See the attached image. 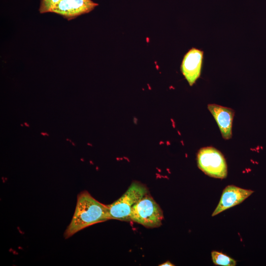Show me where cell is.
I'll list each match as a JSON object with an SVG mask.
<instances>
[{
	"instance_id": "cell-7",
	"label": "cell",
	"mask_w": 266,
	"mask_h": 266,
	"mask_svg": "<svg viewBox=\"0 0 266 266\" xmlns=\"http://www.w3.org/2000/svg\"><path fill=\"white\" fill-rule=\"evenodd\" d=\"M203 55L202 51L193 48L184 56L181 71L190 86L200 75Z\"/></svg>"
},
{
	"instance_id": "cell-10",
	"label": "cell",
	"mask_w": 266,
	"mask_h": 266,
	"mask_svg": "<svg viewBox=\"0 0 266 266\" xmlns=\"http://www.w3.org/2000/svg\"><path fill=\"white\" fill-rule=\"evenodd\" d=\"M61 0H41L39 11L40 13L51 12V10Z\"/></svg>"
},
{
	"instance_id": "cell-8",
	"label": "cell",
	"mask_w": 266,
	"mask_h": 266,
	"mask_svg": "<svg viewBox=\"0 0 266 266\" xmlns=\"http://www.w3.org/2000/svg\"><path fill=\"white\" fill-rule=\"evenodd\" d=\"M208 108L215 119L223 137L225 139H230L232 136L234 110L215 104H208Z\"/></svg>"
},
{
	"instance_id": "cell-1",
	"label": "cell",
	"mask_w": 266,
	"mask_h": 266,
	"mask_svg": "<svg viewBox=\"0 0 266 266\" xmlns=\"http://www.w3.org/2000/svg\"><path fill=\"white\" fill-rule=\"evenodd\" d=\"M108 220L110 219L107 205L97 200L89 192L84 191L77 196L75 210L64 236L68 238L89 226Z\"/></svg>"
},
{
	"instance_id": "cell-14",
	"label": "cell",
	"mask_w": 266,
	"mask_h": 266,
	"mask_svg": "<svg viewBox=\"0 0 266 266\" xmlns=\"http://www.w3.org/2000/svg\"><path fill=\"white\" fill-rule=\"evenodd\" d=\"M72 145H73V146H75V145L74 144V143L73 142H72Z\"/></svg>"
},
{
	"instance_id": "cell-11",
	"label": "cell",
	"mask_w": 266,
	"mask_h": 266,
	"mask_svg": "<svg viewBox=\"0 0 266 266\" xmlns=\"http://www.w3.org/2000/svg\"><path fill=\"white\" fill-rule=\"evenodd\" d=\"M159 266H174V265L172 264L169 261H167L165 263H164L160 265Z\"/></svg>"
},
{
	"instance_id": "cell-6",
	"label": "cell",
	"mask_w": 266,
	"mask_h": 266,
	"mask_svg": "<svg viewBox=\"0 0 266 266\" xmlns=\"http://www.w3.org/2000/svg\"><path fill=\"white\" fill-rule=\"evenodd\" d=\"M253 191L234 185H228L223 191L219 203L212 213L214 216L222 212L238 205L248 198Z\"/></svg>"
},
{
	"instance_id": "cell-9",
	"label": "cell",
	"mask_w": 266,
	"mask_h": 266,
	"mask_svg": "<svg viewBox=\"0 0 266 266\" xmlns=\"http://www.w3.org/2000/svg\"><path fill=\"white\" fill-rule=\"evenodd\" d=\"M211 258L213 263L216 265L235 266L236 265L235 260L218 251H212Z\"/></svg>"
},
{
	"instance_id": "cell-15",
	"label": "cell",
	"mask_w": 266,
	"mask_h": 266,
	"mask_svg": "<svg viewBox=\"0 0 266 266\" xmlns=\"http://www.w3.org/2000/svg\"><path fill=\"white\" fill-rule=\"evenodd\" d=\"M21 126H23V125L22 124H21Z\"/></svg>"
},
{
	"instance_id": "cell-13",
	"label": "cell",
	"mask_w": 266,
	"mask_h": 266,
	"mask_svg": "<svg viewBox=\"0 0 266 266\" xmlns=\"http://www.w3.org/2000/svg\"><path fill=\"white\" fill-rule=\"evenodd\" d=\"M24 125H25L26 126L28 127H30V125H29V124H28L26 122H25V123H24Z\"/></svg>"
},
{
	"instance_id": "cell-4",
	"label": "cell",
	"mask_w": 266,
	"mask_h": 266,
	"mask_svg": "<svg viewBox=\"0 0 266 266\" xmlns=\"http://www.w3.org/2000/svg\"><path fill=\"white\" fill-rule=\"evenodd\" d=\"M197 164L199 168L209 176L220 179L227 177L225 159L221 152L214 147L201 148L197 154Z\"/></svg>"
},
{
	"instance_id": "cell-3",
	"label": "cell",
	"mask_w": 266,
	"mask_h": 266,
	"mask_svg": "<svg viewBox=\"0 0 266 266\" xmlns=\"http://www.w3.org/2000/svg\"><path fill=\"white\" fill-rule=\"evenodd\" d=\"M130 219L146 228H154L161 226L164 215L159 204L148 193L133 206Z\"/></svg>"
},
{
	"instance_id": "cell-2",
	"label": "cell",
	"mask_w": 266,
	"mask_h": 266,
	"mask_svg": "<svg viewBox=\"0 0 266 266\" xmlns=\"http://www.w3.org/2000/svg\"><path fill=\"white\" fill-rule=\"evenodd\" d=\"M148 193L143 184L133 182L126 192L117 200L107 205L110 219L131 221L130 215L133 206Z\"/></svg>"
},
{
	"instance_id": "cell-5",
	"label": "cell",
	"mask_w": 266,
	"mask_h": 266,
	"mask_svg": "<svg viewBox=\"0 0 266 266\" xmlns=\"http://www.w3.org/2000/svg\"><path fill=\"white\" fill-rule=\"evenodd\" d=\"M98 5L91 0H61L54 7L51 12L70 20L90 12Z\"/></svg>"
},
{
	"instance_id": "cell-12",
	"label": "cell",
	"mask_w": 266,
	"mask_h": 266,
	"mask_svg": "<svg viewBox=\"0 0 266 266\" xmlns=\"http://www.w3.org/2000/svg\"><path fill=\"white\" fill-rule=\"evenodd\" d=\"M41 133V134H42V135H47V136H49V134H47V133Z\"/></svg>"
}]
</instances>
